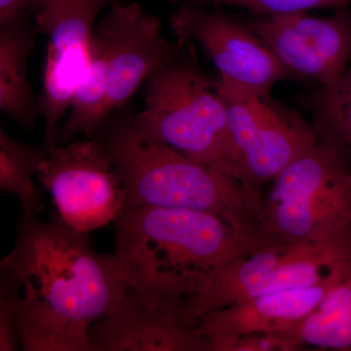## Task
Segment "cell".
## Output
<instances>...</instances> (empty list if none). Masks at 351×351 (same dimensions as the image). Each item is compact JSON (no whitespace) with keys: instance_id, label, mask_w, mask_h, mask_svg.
<instances>
[{"instance_id":"7a4b0ae2","label":"cell","mask_w":351,"mask_h":351,"mask_svg":"<svg viewBox=\"0 0 351 351\" xmlns=\"http://www.w3.org/2000/svg\"><path fill=\"white\" fill-rule=\"evenodd\" d=\"M115 263L136 297L175 304L206 288L235 258L276 239L210 212L129 208L114 221Z\"/></svg>"},{"instance_id":"3957f363","label":"cell","mask_w":351,"mask_h":351,"mask_svg":"<svg viewBox=\"0 0 351 351\" xmlns=\"http://www.w3.org/2000/svg\"><path fill=\"white\" fill-rule=\"evenodd\" d=\"M114 112L92 137L103 145L119 173L125 189L126 209L199 210L219 215L234 225L262 230L261 193H252L226 168L198 162L145 137L131 113Z\"/></svg>"},{"instance_id":"5b68a950","label":"cell","mask_w":351,"mask_h":351,"mask_svg":"<svg viewBox=\"0 0 351 351\" xmlns=\"http://www.w3.org/2000/svg\"><path fill=\"white\" fill-rule=\"evenodd\" d=\"M274 182L269 197L262 198L263 232L293 243L350 237L351 166L330 138L319 134L317 145Z\"/></svg>"},{"instance_id":"8992f818","label":"cell","mask_w":351,"mask_h":351,"mask_svg":"<svg viewBox=\"0 0 351 351\" xmlns=\"http://www.w3.org/2000/svg\"><path fill=\"white\" fill-rule=\"evenodd\" d=\"M351 267V235L327 242L276 240L226 265L206 288L182 300L195 322L203 314L237 302L323 282Z\"/></svg>"},{"instance_id":"6da1fadb","label":"cell","mask_w":351,"mask_h":351,"mask_svg":"<svg viewBox=\"0 0 351 351\" xmlns=\"http://www.w3.org/2000/svg\"><path fill=\"white\" fill-rule=\"evenodd\" d=\"M87 234L59 216L43 221L21 210L15 247L1 263L22 286L16 323L23 350L90 351V328L125 295L113 254L95 252Z\"/></svg>"},{"instance_id":"8fae6325","label":"cell","mask_w":351,"mask_h":351,"mask_svg":"<svg viewBox=\"0 0 351 351\" xmlns=\"http://www.w3.org/2000/svg\"><path fill=\"white\" fill-rule=\"evenodd\" d=\"M294 75L323 87L334 84L351 64V18H318L304 12L265 16L248 25Z\"/></svg>"},{"instance_id":"d6986e66","label":"cell","mask_w":351,"mask_h":351,"mask_svg":"<svg viewBox=\"0 0 351 351\" xmlns=\"http://www.w3.org/2000/svg\"><path fill=\"white\" fill-rule=\"evenodd\" d=\"M22 286L10 267L0 263V351H16L21 345L16 311Z\"/></svg>"},{"instance_id":"30bf717a","label":"cell","mask_w":351,"mask_h":351,"mask_svg":"<svg viewBox=\"0 0 351 351\" xmlns=\"http://www.w3.org/2000/svg\"><path fill=\"white\" fill-rule=\"evenodd\" d=\"M170 25L180 41L200 44L223 82L267 96L276 82L295 76L248 25L223 14L184 3Z\"/></svg>"},{"instance_id":"cb8c5ba5","label":"cell","mask_w":351,"mask_h":351,"mask_svg":"<svg viewBox=\"0 0 351 351\" xmlns=\"http://www.w3.org/2000/svg\"><path fill=\"white\" fill-rule=\"evenodd\" d=\"M189 2L186 3H199V2H207V3H215L216 4L217 0H188Z\"/></svg>"},{"instance_id":"7402d4cb","label":"cell","mask_w":351,"mask_h":351,"mask_svg":"<svg viewBox=\"0 0 351 351\" xmlns=\"http://www.w3.org/2000/svg\"><path fill=\"white\" fill-rule=\"evenodd\" d=\"M32 11L29 0H0V27L24 22Z\"/></svg>"},{"instance_id":"2e32d148","label":"cell","mask_w":351,"mask_h":351,"mask_svg":"<svg viewBox=\"0 0 351 351\" xmlns=\"http://www.w3.org/2000/svg\"><path fill=\"white\" fill-rule=\"evenodd\" d=\"M298 348L351 350V271L335 284L317 307L297 327L286 332Z\"/></svg>"},{"instance_id":"5bb4252c","label":"cell","mask_w":351,"mask_h":351,"mask_svg":"<svg viewBox=\"0 0 351 351\" xmlns=\"http://www.w3.org/2000/svg\"><path fill=\"white\" fill-rule=\"evenodd\" d=\"M350 271L351 267L315 285L260 295L210 311L195 321L198 331L206 338L209 351H228L235 339L244 335L265 332L283 337L306 319L328 291Z\"/></svg>"},{"instance_id":"ffe728a7","label":"cell","mask_w":351,"mask_h":351,"mask_svg":"<svg viewBox=\"0 0 351 351\" xmlns=\"http://www.w3.org/2000/svg\"><path fill=\"white\" fill-rule=\"evenodd\" d=\"M351 0H217L216 4L237 6L258 15L306 12L323 7H343Z\"/></svg>"},{"instance_id":"e0dca14e","label":"cell","mask_w":351,"mask_h":351,"mask_svg":"<svg viewBox=\"0 0 351 351\" xmlns=\"http://www.w3.org/2000/svg\"><path fill=\"white\" fill-rule=\"evenodd\" d=\"M45 157L43 145L21 143L0 127V189L15 196L21 210L29 213L39 215L43 210L40 193L34 186L32 176L40 169Z\"/></svg>"},{"instance_id":"ac0fdd59","label":"cell","mask_w":351,"mask_h":351,"mask_svg":"<svg viewBox=\"0 0 351 351\" xmlns=\"http://www.w3.org/2000/svg\"><path fill=\"white\" fill-rule=\"evenodd\" d=\"M318 133L351 151V64L343 75L318 95Z\"/></svg>"},{"instance_id":"4fadbf2b","label":"cell","mask_w":351,"mask_h":351,"mask_svg":"<svg viewBox=\"0 0 351 351\" xmlns=\"http://www.w3.org/2000/svg\"><path fill=\"white\" fill-rule=\"evenodd\" d=\"M182 304H147L127 288L117 308L90 328V351H209Z\"/></svg>"},{"instance_id":"277c9868","label":"cell","mask_w":351,"mask_h":351,"mask_svg":"<svg viewBox=\"0 0 351 351\" xmlns=\"http://www.w3.org/2000/svg\"><path fill=\"white\" fill-rule=\"evenodd\" d=\"M143 85L145 108L133 114L141 133L193 160L232 172L228 106L219 82L179 57L177 50Z\"/></svg>"},{"instance_id":"603a6c76","label":"cell","mask_w":351,"mask_h":351,"mask_svg":"<svg viewBox=\"0 0 351 351\" xmlns=\"http://www.w3.org/2000/svg\"><path fill=\"white\" fill-rule=\"evenodd\" d=\"M47 1V0H29V2H31L32 10L34 11V12H38L39 9L41 8L44 5V3Z\"/></svg>"},{"instance_id":"9a60e30c","label":"cell","mask_w":351,"mask_h":351,"mask_svg":"<svg viewBox=\"0 0 351 351\" xmlns=\"http://www.w3.org/2000/svg\"><path fill=\"white\" fill-rule=\"evenodd\" d=\"M36 31L27 20L0 27V110L25 130L34 128L39 117L27 73Z\"/></svg>"},{"instance_id":"44dd1931","label":"cell","mask_w":351,"mask_h":351,"mask_svg":"<svg viewBox=\"0 0 351 351\" xmlns=\"http://www.w3.org/2000/svg\"><path fill=\"white\" fill-rule=\"evenodd\" d=\"M298 348L288 339L274 334H248L239 337L228 351H293Z\"/></svg>"},{"instance_id":"ba28073f","label":"cell","mask_w":351,"mask_h":351,"mask_svg":"<svg viewBox=\"0 0 351 351\" xmlns=\"http://www.w3.org/2000/svg\"><path fill=\"white\" fill-rule=\"evenodd\" d=\"M45 152L38 179L64 223L88 233L114 223L125 212L123 184L96 138L56 145Z\"/></svg>"},{"instance_id":"9c48e42d","label":"cell","mask_w":351,"mask_h":351,"mask_svg":"<svg viewBox=\"0 0 351 351\" xmlns=\"http://www.w3.org/2000/svg\"><path fill=\"white\" fill-rule=\"evenodd\" d=\"M114 0H47L36 12V27L48 38L39 117L44 119L43 144L57 145L62 117L69 112L89 60L97 18Z\"/></svg>"},{"instance_id":"7c38bea8","label":"cell","mask_w":351,"mask_h":351,"mask_svg":"<svg viewBox=\"0 0 351 351\" xmlns=\"http://www.w3.org/2000/svg\"><path fill=\"white\" fill-rule=\"evenodd\" d=\"M110 43L108 64V117L124 108L147 76L177 52L162 36L156 16L136 2L114 0L100 20Z\"/></svg>"},{"instance_id":"52a82bcc","label":"cell","mask_w":351,"mask_h":351,"mask_svg":"<svg viewBox=\"0 0 351 351\" xmlns=\"http://www.w3.org/2000/svg\"><path fill=\"white\" fill-rule=\"evenodd\" d=\"M233 145L232 173L254 193L319 142V134L265 96L219 82Z\"/></svg>"}]
</instances>
